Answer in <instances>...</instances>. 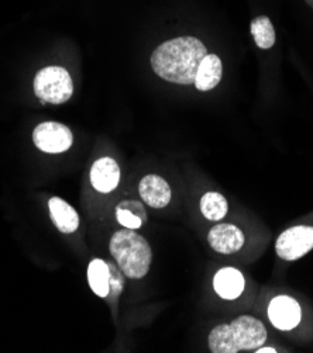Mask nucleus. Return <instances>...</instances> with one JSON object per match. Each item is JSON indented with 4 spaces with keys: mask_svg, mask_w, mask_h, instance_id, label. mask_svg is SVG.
Returning a JSON list of instances; mask_svg holds the SVG:
<instances>
[{
    "mask_svg": "<svg viewBox=\"0 0 313 353\" xmlns=\"http://www.w3.org/2000/svg\"><path fill=\"white\" fill-rule=\"evenodd\" d=\"M108 266H109V294L106 296V299L109 300V303H115L124 289V277H123L124 273L120 270L119 266L113 263H108Z\"/></svg>",
    "mask_w": 313,
    "mask_h": 353,
    "instance_id": "f3484780",
    "label": "nucleus"
},
{
    "mask_svg": "<svg viewBox=\"0 0 313 353\" xmlns=\"http://www.w3.org/2000/svg\"><path fill=\"white\" fill-rule=\"evenodd\" d=\"M268 319L275 328L290 331L301 321V307L292 297L278 296L268 305Z\"/></svg>",
    "mask_w": 313,
    "mask_h": 353,
    "instance_id": "0eeeda50",
    "label": "nucleus"
},
{
    "mask_svg": "<svg viewBox=\"0 0 313 353\" xmlns=\"http://www.w3.org/2000/svg\"><path fill=\"white\" fill-rule=\"evenodd\" d=\"M256 352L257 353H275L276 350L274 347H263V346H260V347H257Z\"/></svg>",
    "mask_w": 313,
    "mask_h": 353,
    "instance_id": "aec40b11",
    "label": "nucleus"
},
{
    "mask_svg": "<svg viewBox=\"0 0 313 353\" xmlns=\"http://www.w3.org/2000/svg\"><path fill=\"white\" fill-rule=\"evenodd\" d=\"M214 288L222 299L234 300L245 290V277L234 268H223L214 279Z\"/></svg>",
    "mask_w": 313,
    "mask_h": 353,
    "instance_id": "ddd939ff",
    "label": "nucleus"
},
{
    "mask_svg": "<svg viewBox=\"0 0 313 353\" xmlns=\"http://www.w3.org/2000/svg\"><path fill=\"white\" fill-rule=\"evenodd\" d=\"M88 281L93 293L102 299L109 294V266L102 259H93L88 266Z\"/></svg>",
    "mask_w": 313,
    "mask_h": 353,
    "instance_id": "4468645a",
    "label": "nucleus"
},
{
    "mask_svg": "<svg viewBox=\"0 0 313 353\" xmlns=\"http://www.w3.org/2000/svg\"><path fill=\"white\" fill-rule=\"evenodd\" d=\"M117 207L127 208V210L133 211V213H134L135 216L140 217L143 221H146V220H147V213H146V210H144V207H143V204H142V203H138V201H131V200H126V201H122Z\"/></svg>",
    "mask_w": 313,
    "mask_h": 353,
    "instance_id": "6ab92c4d",
    "label": "nucleus"
},
{
    "mask_svg": "<svg viewBox=\"0 0 313 353\" xmlns=\"http://www.w3.org/2000/svg\"><path fill=\"white\" fill-rule=\"evenodd\" d=\"M207 242L214 251L230 255L240 251L245 245V234L233 224H219L209 231Z\"/></svg>",
    "mask_w": 313,
    "mask_h": 353,
    "instance_id": "6e6552de",
    "label": "nucleus"
},
{
    "mask_svg": "<svg viewBox=\"0 0 313 353\" xmlns=\"http://www.w3.org/2000/svg\"><path fill=\"white\" fill-rule=\"evenodd\" d=\"M142 200L153 208H164L171 201V188L158 174H147L138 186Z\"/></svg>",
    "mask_w": 313,
    "mask_h": 353,
    "instance_id": "9d476101",
    "label": "nucleus"
},
{
    "mask_svg": "<svg viewBox=\"0 0 313 353\" xmlns=\"http://www.w3.org/2000/svg\"><path fill=\"white\" fill-rule=\"evenodd\" d=\"M227 200L218 192H207L200 199V211L205 219L219 221L227 214Z\"/></svg>",
    "mask_w": 313,
    "mask_h": 353,
    "instance_id": "2eb2a0df",
    "label": "nucleus"
},
{
    "mask_svg": "<svg viewBox=\"0 0 313 353\" xmlns=\"http://www.w3.org/2000/svg\"><path fill=\"white\" fill-rule=\"evenodd\" d=\"M109 250L124 276L143 279L149 273L153 261L151 246L135 230L116 231L111 238Z\"/></svg>",
    "mask_w": 313,
    "mask_h": 353,
    "instance_id": "7ed1b4c3",
    "label": "nucleus"
},
{
    "mask_svg": "<svg viewBox=\"0 0 313 353\" xmlns=\"http://www.w3.org/2000/svg\"><path fill=\"white\" fill-rule=\"evenodd\" d=\"M313 248V227L298 225L284 231L276 239V255L284 261H296Z\"/></svg>",
    "mask_w": 313,
    "mask_h": 353,
    "instance_id": "423d86ee",
    "label": "nucleus"
},
{
    "mask_svg": "<svg viewBox=\"0 0 313 353\" xmlns=\"http://www.w3.org/2000/svg\"><path fill=\"white\" fill-rule=\"evenodd\" d=\"M305 2H306V3L313 9V0H305Z\"/></svg>",
    "mask_w": 313,
    "mask_h": 353,
    "instance_id": "412c9836",
    "label": "nucleus"
},
{
    "mask_svg": "<svg viewBox=\"0 0 313 353\" xmlns=\"http://www.w3.org/2000/svg\"><path fill=\"white\" fill-rule=\"evenodd\" d=\"M34 93L43 101L61 104L71 99L74 82L66 69L61 66H47L34 78Z\"/></svg>",
    "mask_w": 313,
    "mask_h": 353,
    "instance_id": "20e7f679",
    "label": "nucleus"
},
{
    "mask_svg": "<svg viewBox=\"0 0 313 353\" xmlns=\"http://www.w3.org/2000/svg\"><path fill=\"white\" fill-rule=\"evenodd\" d=\"M36 147L47 154H61L71 148L74 137L66 125L55 121L41 123L32 132Z\"/></svg>",
    "mask_w": 313,
    "mask_h": 353,
    "instance_id": "39448f33",
    "label": "nucleus"
},
{
    "mask_svg": "<svg viewBox=\"0 0 313 353\" xmlns=\"http://www.w3.org/2000/svg\"><path fill=\"white\" fill-rule=\"evenodd\" d=\"M206 55L207 50L203 43L187 35L158 46L151 55V66L164 81L177 85H192L195 83L199 65Z\"/></svg>",
    "mask_w": 313,
    "mask_h": 353,
    "instance_id": "f257e3e1",
    "label": "nucleus"
},
{
    "mask_svg": "<svg viewBox=\"0 0 313 353\" xmlns=\"http://www.w3.org/2000/svg\"><path fill=\"white\" fill-rule=\"evenodd\" d=\"M222 75H223V65L220 58L215 54H211V55L207 54L199 65L196 78H195V86L200 92L212 90L220 83Z\"/></svg>",
    "mask_w": 313,
    "mask_h": 353,
    "instance_id": "f8f14e48",
    "label": "nucleus"
},
{
    "mask_svg": "<svg viewBox=\"0 0 313 353\" xmlns=\"http://www.w3.org/2000/svg\"><path fill=\"white\" fill-rule=\"evenodd\" d=\"M120 182V168L112 158L97 159L91 169V183L100 193L113 192Z\"/></svg>",
    "mask_w": 313,
    "mask_h": 353,
    "instance_id": "1a4fd4ad",
    "label": "nucleus"
},
{
    "mask_svg": "<svg viewBox=\"0 0 313 353\" xmlns=\"http://www.w3.org/2000/svg\"><path fill=\"white\" fill-rule=\"evenodd\" d=\"M50 216L55 227L62 234H73L79 227V216L75 208L59 197H53L48 201Z\"/></svg>",
    "mask_w": 313,
    "mask_h": 353,
    "instance_id": "9b49d317",
    "label": "nucleus"
},
{
    "mask_svg": "<svg viewBox=\"0 0 313 353\" xmlns=\"http://www.w3.org/2000/svg\"><path fill=\"white\" fill-rule=\"evenodd\" d=\"M116 219L123 227L130 228V230L140 228L142 224L144 223L140 217L135 216L133 211H130L127 208H122V207H116Z\"/></svg>",
    "mask_w": 313,
    "mask_h": 353,
    "instance_id": "a211bd4d",
    "label": "nucleus"
},
{
    "mask_svg": "<svg viewBox=\"0 0 313 353\" xmlns=\"http://www.w3.org/2000/svg\"><path fill=\"white\" fill-rule=\"evenodd\" d=\"M267 330L264 324L250 315L237 316L230 324L215 327L209 334V349L214 353H237L254 350L264 345Z\"/></svg>",
    "mask_w": 313,
    "mask_h": 353,
    "instance_id": "f03ea898",
    "label": "nucleus"
},
{
    "mask_svg": "<svg viewBox=\"0 0 313 353\" xmlns=\"http://www.w3.org/2000/svg\"><path fill=\"white\" fill-rule=\"evenodd\" d=\"M252 35L261 50H269L275 44V30L267 16H258L252 21Z\"/></svg>",
    "mask_w": 313,
    "mask_h": 353,
    "instance_id": "dca6fc26",
    "label": "nucleus"
}]
</instances>
